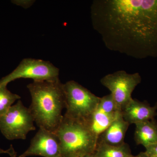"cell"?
Listing matches in <instances>:
<instances>
[{
    "instance_id": "17",
    "label": "cell",
    "mask_w": 157,
    "mask_h": 157,
    "mask_svg": "<svg viewBox=\"0 0 157 157\" xmlns=\"http://www.w3.org/2000/svg\"><path fill=\"white\" fill-rule=\"evenodd\" d=\"M3 154H7L11 157H17V152L14 150V147L12 145H11L10 148L7 150H4L0 147V155Z\"/></svg>"
},
{
    "instance_id": "19",
    "label": "cell",
    "mask_w": 157,
    "mask_h": 157,
    "mask_svg": "<svg viewBox=\"0 0 157 157\" xmlns=\"http://www.w3.org/2000/svg\"><path fill=\"white\" fill-rule=\"evenodd\" d=\"M81 157H96L94 155V153L90 154H89L83 156Z\"/></svg>"
},
{
    "instance_id": "12",
    "label": "cell",
    "mask_w": 157,
    "mask_h": 157,
    "mask_svg": "<svg viewBox=\"0 0 157 157\" xmlns=\"http://www.w3.org/2000/svg\"><path fill=\"white\" fill-rule=\"evenodd\" d=\"M135 125V140L144 147L157 143V122L155 119Z\"/></svg>"
},
{
    "instance_id": "2",
    "label": "cell",
    "mask_w": 157,
    "mask_h": 157,
    "mask_svg": "<svg viewBox=\"0 0 157 157\" xmlns=\"http://www.w3.org/2000/svg\"><path fill=\"white\" fill-rule=\"evenodd\" d=\"M63 84L58 79L28 85L32 98L29 109L39 128L55 132L59 125L65 108Z\"/></svg>"
},
{
    "instance_id": "4",
    "label": "cell",
    "mask_w": 157,
    "mask_h": 157,
    "mask_svg": "<svg viewBox=\"0 0 157 157\" xmlns=\"http://www.w3.org/2000/svg\"><path fill=\"white\" fill-rule=\"evenodd\" d=\"M64 94L65 116L86 122L97 108L101 98L74 80L63 84Z\"/></svg>"
},
{
    "instance_id": "9",
    "label": "cell",
    "mask_w": 157,
    "mask_h": 157,
    "mask_svg": "<svg viewBox=\"0 0 157 157\" xmlns=\"http://www.w3.org/2000/svg\"><path fill=\"white\" fill-rule=\"evenodd\" d=\"M62 157L59 140L55 132L39 128L27 149L19 157Z\"/></svg>"
},
{
    "instance_id": "16",
    "label": "cell",
    "mask_w": 157,
    "mask_h": 157,
    "mask_svg": "<svg viewBox=\"0 0 157 157\" xmlns=\"http://www.w3.org/2000/svg\"><path fill=\"white\" fill-rule=\"evenodd\" d=\"M34 2H35L34 1H29V0L24 1L23 0V1H13L12 2L16 4L17 6H21L23 8L27 9L32 6Z\"/></svg>"
},
{
    "instance_id": "5",
    "label": "cell",
    "mask_w": 157,
    "mask_h": 157,
    "mask_svg": "<svg viewBox=\"0 0 157 157\" xmlns=\"http://www.w3.org/2000/svg\"><path fill=\"white\" fill-rule=\"evenodd\" d=\"M33 115L20 100L0 118V131L9 140L26 138L29 132L36 130Z\"/></svg>"
},
{
    "instance_id": "18",
    "label": "cell",
    "mask_w": 157,
    "mask_h": 157,
    "mask_svg": "<svg viewBox=\"0 0 157 157\" xmlns=\"http://www.w3.org/2000/svg\"><path fill=\"white\" fill-rule=\"evenodd\" d=\"M131 157H148L144 152H141L136 156L132 155Z\"/></svg>"
},
{
    "instance_id": "7",
    "label": "cell",
    "mask_w": 157,
    "mask_h": 157,
    "mask_svg": "<svg viewBox=\"0 0 157 157\" xmlns=\"http://www.w3.org/2000/svg\"><path fill=\"white\" fill-rule=\"evenodd\" d=\"M141 82L139 73L130 74L118 70L105 75L101 79L102 85L110 91L119 109H121L132 99V94Z\"/></svg>"
},
{
    "instance_id": "6",
    "label": "cell",
    "mask_w": 157,
    "mask_h": 157,
    "mask_svg": "<svg viewBox=\"0 0 157 157\" xmlns=\"http://www.w3.org/2000/svg\"><path fill=\"white\" fill-rule=\"evenodd\" d=\"M59 70L50 62L39 59L25 58L11 73L0 79V86H7L19 78H31L33 81H52L59 78Z\"/></svg>"
},
{
    "instance_id": "15",
    "label": "cell",
    "mask_w": 157,
    "mask_h": 157,
    "mask_svg": "<svg viewBox=\"0 0 157 157\" xmlns=\"http://www.w3.org/2000/svg\"><path fill=\"white\" fill-rule=\"evenodd\" d=\"M144 153L148 157H157V143L145 147Z\"/></svg>"
},
{
    "instance_id": "10",
    "label": "cell",
    "mask_w": 157,
    "mask_h": 157,
    "mask_svg": "<svg viewBox=\"0 0 157 157\" xmlns=\"http://www.w3.org/2000/svg\"><path fill=\"white\" fill-rule=\"evenodd\" d=\"M157 104L151 107L146 102L132 98L121 109L124 120L130 124L151 120L157 115Z\"/></svg>"
},
{
    "instance_id": "3",
    "label": "cell",
    "mask_w": 157,
    "mask_h": 157,
    "mask_svg": "<svg viewBox=\"0 0 157 157\" xmlns=\"http://www.w3.org/2000/svg\"><path fill=\"white\" fill-rule=\"evenodd\" d=\"M60 141L62 157H81L94 153L98 138L85 122L63 115L55 132Z\"/></svg>"
},
{
    "instance_id": "13",
    "label": "cell",
    "mask_w": 157,
    "mask_h": 157,
    "mask_svg": "<svg viewBox=\"0 0 157 157\" xmlns=\"http://www.w3.org/2000/svg\"><path fill=\"white\" fill-rule=\"evenodd\" d=\"M94 154L96 157H131L133 155L130 146L125 142L120 146L98 143Z\"/></svg>"
},
{
    "instance_id": "11",
    "label": "cell",
    "mask_w": 157,
    "mask_h": 157,
    "mask_svg": "<svg viewBox=\"0 0 157 157\" xmlns=\"http://www.w3.org/2000/svg\"><path fill=\"white\" fill-rule=\"evenodd\" d=\"M130 124L124 119L121 111L111 124L98 137V143L120 146L125 143L124 138Z\"/></svg>"
},
{
    "instance_id": "8",
    "label": "cell",
    "mask_w": 157,
    "mask_h": 157,
    "mask_svg": "<svg viewBox=\"0 0 157 157\" xmlns=\"http://www.w3.org/2000/svg\"><path fill=\"white\" fill-rule=\"evenodd\" d=\"M121 112L109 94L101 98L97 108L85 123L98 139Z\"/></svg>"
},
{
    "instance_id": "1",
    "label": "cell",
    "mask_w": 157,
    "mask_h": 157,
    "mask_svg": "<svg viewBox=\"0 0 157 157\" xmlns=\"http://www.w3.org/2000/svg\"><path fill=\"white\" fill-rule=\"evenodd\" d=\"M90 17L109 50L139 59L157 57V0H94Z\"/></svg>"
},
{
    "instance_id": "14",
    "label": "cell",
    "mask_w": 157,
    "mask_h": 157,
    "mask_svg": "<svg viewBox=\"0 0 157 157\" xmlns=\"http://www.w3.org/2000/svg\"><path fill=\"white\" fill-rule=\"evenodd\" d=\"M21 97L13 94L7 86H0V118L5 114L16 101L20 100Z\"/></svg>"
}]
</instances>
